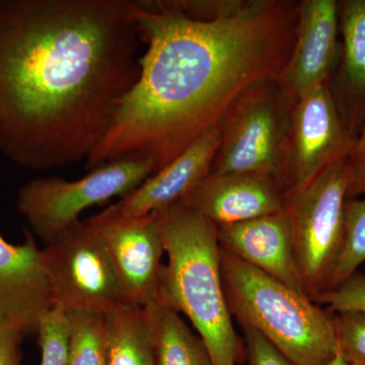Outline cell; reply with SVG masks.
Masks as SVG:
<instances>
[{"label":"cell","mask_w":365,"mask_h":365,"mask_svg":"<svg viewBox=\"0 0 365 365\" xmlns=\"http://www.w3.org/2000/svg\"><path fill=\"white\" fill-rule=\"evenodd\" d=\"M157 213L168 256L158 299L188 318L213 365H237L242 342L223 288L217 227L180 202Z\"/></svg>","instance_id":"3957f363"},{"label":"cell","mask_w":365,"mask_h":365,"mask_svg":"<svg viewBox=\"0 0 365 365\" xmlns=\"http://www.w3.org/2000/svg\"><path fill=\"white\" fill-rule=\"evenodd\" d=\"M284 193L273 178L210 173L180 203L220 227L282 211Z\"/></svg>","instance_id":"4fadbf2b"},{"label":"cell","mask_w":365,"mask_h":365,"mask_svg":"<svg viewBox=\"0 0 365 365\" xmlns=\"http://www.w3.org/2000/svg\"><path fill=\"white\" fill-rule=\"evenodd\" d=\"M135 1L0 0V153L35 170L86 160L140 74Z\"/></svg>","instance_id":"6da1fadb"},{"label":"cell","mask_w":365,"mask_h":365,"mask_svg":"<svg viewBox=\"0 0 365 365\" xmlns=\"http://www.w3.org/2000/svg\"><path fill=\"white\" fill-rule=\"evenodd\" d=\"M217 237L220 248L228 254L306 294L295 262L289 220L284 210L247 222L220 225Z\"/></svg>","instance_id":"9a60e30c"},{"label":"cell","mask_w":365,"mask_h":365,"mask_svg":"<svg viewBox=\"0 0 365 365\" xmlns=\"http://www.w3.org/2000/svg\"><path fill=\"white\" fill-rule=\"evenodd\" d=\"M105 318L108 365H155L144 307L123 302Z\"/></svg>","instance_id":"ac0fdd59"},{"label":"cell","mask_w":365,"mask_h":365,"mask_svg":"<svg viewBox=\"0 0 365 365\" xmlns=\"http://www.w3.org/2000/svg\"><path fill=\"white\" fill-rule=\"evenodd\" d=\"M86 222L104 242L124 304L145 307L158 299L165 254L158 213L123 217L105 209Z\"/></svg>","instance_id":"9c48e42d"},{"label":"cell","mask_w":365,"mask_h":365,"mask_svg":"<svg viewBox=\"0 0 365 365\" xmlns=\"http://www.w3.org/2000/svg\"><path fill=\"white\" fill-rule=\"evenodd\" d=\"M155 172L150 158L130 157L101 165L76 181L39 178L19 191V211L47 244L78 222L86 209L115 197L124 198Z\"/></svg>","instance_id":"52a82bcc"},{"label":"cell","mask_w":365,"mask_h":365,"mask_svg":"<svg viewBox=\"0 0 365 365\" xmlns=\"http://www.w3.org/2000/svg\"><path fill=\"white\" fill-rule=\"evenodd\" d=\"M230 314L297 365H330L337 355L333 314L307 295L220 248Z\"/></svg>","instance_id":"277c9868"},{"label":"cell","mask_w":365,"mask_h":365,"mask_svg":"<svg viewBox=\"0 0 365 365\" xmlns=\"http://www.w3.org/2000/svg\"><path fill=\"white\" fill-rule=\"evenodd\" d=\"M354 138L343 124L330 83L300 97L290 112L287 190L304 184L347 155Z\"/></svg>","instance_id":"30bf717a"},{"label":"cell","mask_w":365,"mask_h":365,"mask_svg":"<svg viewBox=\"0 0 365 365\" xmlns=\"http://www.w3.org/2000/svg\"><path fill=\"white\" fill-rule=\"evenodd\" d=\"M337 355L353 365H365V312L332 313Z\"/></svg>","instance_id":"7402d4cb"},{"label":"cell","mask_w":365,"mask_h":365,"mask_svg":"<svg viewBox=\"0 0 365 365\" xmlns=\"http://www.w3.org/2000/svg\"><path fill=\"white\" fill-rule=\"evenodd\" d=\"M339 29V2L304 0L289 59L276 81L292 105L309 91L330 83Z\"/></svg>","instance_id":"8fae6325"},{"label":"cell","mask_w":365,"mask_h":365,"mask_svg":"<svg viewBox=\"0 0 365 365\" xmlns=\"http://www.w3.org/2000/svg\"><path fill=\"white\" fill-rule=\"evenodd\" d=\"M330 365H353L348 364V362L344 361L342 359H341L340 356H338V355H336L335 359H334L333 361L331 362Z\"/></svg>","instance_id":"4316f807"},{"label":"cell","mask_w":365,"mask_h":365,"mask_svg":"<svg viewBox=\"0 0 365 365\" xmlns=\"http://www.w3.org/2000/svg\"><path fill=\"white\" fill-rule=\"evenodd\" d=\"M54 306L51 288L33 234L13 245L0 234V324L24 335L37 332L41 319Z\"/></svg>","instance_id":"7c38bea8"},{"label":"cell","mask_w":365,"mask_h":365,"mask_svg":"<svg viewBox=\"0 0 365 365\" xmlns=\"http://www.w3.org/2000/svg\"><path fill=\"white\" fill-rule=\"evenodd\" d=\"M364 262L365 198L347 199L345 202L344 245L326 290L338 287L359 271Z\"/></svg>","instance_id":"ffe728a7"},{"label":"cell","mask_w":365,"mask_h":365,"mask_svg":"<svg viewBox=\"0 0 365 365\" xmlns=\"http://www.w3.org/2000/svg\"><path fill=\"white\" fill-rule=\"evenodd\" d=\"M41 251L53 302L67 313L106 314L123 304L107 249L86 220L60 232Z\"/></svg>","instance_id":"ba28073f"},{"label":"cell","mask_w":365,"mask_h":365,"mask_svg":"<svg viewBox=\"0 0 365 365\" xmlns=\"http://www.w3.org/2000/svg\"><path fill=\"white\" fill-rule=\"evenodd\" d=\"M135 4L148 49L135 86L86 160L90 170L130 157L150 158L157 172L169 165L248 88L277 79L299 11L287 0L218 1L207 16L173 1Z\"/></svg>","instance_id":"7a4b0ae2"},{"label":"cell","mask_w":365,"mask_h":365,"mask_svg":"<svg viewBox=\"0 0 365 365\" xmlns=\"http://www.w3.org/2000/svg\"><path fill=\"white\" fill-rule=\"evenodd\" d=\"M316 302L331 313L365 312V274L356 271L338 287L322 292Z\"/></svg>","instance_id":"603a6c76"},{"label":"cell","mask_w":365,"mask_h":365,"mask_svg":"<svg viewBox=\"0 0 365 365\" xmlns=\"http://www.w3.org/2000/svg\"><path fill=\"white\" fill-rule=\"evenodd\" d=\"M220 143V129L217 125L138 188L106 210L123 217H143L180 202L210 174Z\"/></svg>","instance_id":"5bb4252c"},{"label":"cell","mask_w":365,"mask_h":365,"mask_svg":"<svg viewBox=\"0 0 365 365\" xmlns=\"http://www.w3.org/2000/svg\"><path fill=\"white\" fill-rule=\"evenodd\" d=\"M24 336L0 324V365H20V344Z\"/></svg>","instance_id":"484cf974"},{"label":"cell","mask_w":365,"mask_h":365,"mask_svg":"<svg viewBox=\"0 0 365 365\" xmlns=\"http://www.w3.org/2000/svg\"><path fill=\"white\" fill-rule=\"evenodd\" d=\"M37 333L41 365H68L69 323L66 309L54 304L41 319Z\"/></svg>","instance_id":"44dd1931"},{"label":"cell","mask_w":365,"mask_h":365,"mask_svg":"<svg viewBox=\"0 0 365 365\" xmlns=\"http://www.w3.org/2000/svg\"><path fill=\"white\" fill-rule=\"evenodd\" d=\"M68 314V365H108L104 313L72 311Z\"/></svg>","instance_id":"d6986e66"},{"label":"cell","mask_w":365,"mask_h":365,"mask_svg":"<svg viewBox=\"0 0 365 365\" xmlns=\"http://www.w3.org/2000/svg\"><path fill=\"white\" fill-rule=\"evenodd\" d=\"M242 329L248 365H297L254 329L250 327H242Z\"/></svg>","instance_id":"d4e9b609"},{"label":"cell","mask_w":365,"mask_h":365,"mask_svg":"<svg viewBox=\"0 0 365 365\" xmlns=\"http://www.w3.org/2000/svg\"><path fill=\"white\" fill-rule=\"evenodd\" d=\"M292 103L276 79L245 91L222 117L215 174H256L285 186Z\"/></svg>","instance_id":"8992f818"},{"label":"cell","mask_w":365,"mask_h":365,"mask_svg":"<svg viewBox=\"0 0 365 365\" xmlns=\"http://www.w3.org/2000/svg\"><path fill=\"white\" fill-rule=\"evenodd\" d=\"M345 157L284 193L295 262L307 297L316 302L339 260L345 237L348 175Z\"/></svg>","instance_id":"5b68a950"},{"label":"cell","mask_w":365,"mask_h":365,"mask_svg":"<svg viewBox=\"0 0 365 365\" xmlns=\"http://www.w3.org/2000/svg\"><path fill=\"white\" fill-rule=\"evenodd\" d=\"M339 26L343 58L340 93L334 98L345 128L355 137L365 120V0L340 2Z\"/></svg>","instance_id":"2e32d148"},{"label":"cell","mask_w":365,"mask_h":365,"mask_svg":"<svg viewBox=\"0 0 365 365\" xmlns=\"http://www.w3.org/2000/svg\"><path fill=\"white\" fill-rule=\"evenodd\" d=\"M347 199L365 198V120L348 151Z\"/></svg>","instance_id":"cb8c5ba5"},{"label":"cell","mask_w":365,"mask_h":365,"mask_svg":"<svg viewBox=\"0 0 365 365\" xmlns=\"http://www.w3.org/2000/svg\"><path fill=\"white\" fill-rule=\"evenodd\" d=\"M155 365H213L205 343L176 309L155 299L144 307Z\"/></svg>","instance_id":"e0dca14e"}]
</instances>
